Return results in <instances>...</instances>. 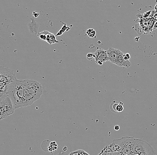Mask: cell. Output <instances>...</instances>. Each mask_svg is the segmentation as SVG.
<instances>
[{
  "instance_id": "obj_3",
  "label": "cell",
  "mask_w": 157,
  "mask_h": 155,
  "mask_svg": "<svg viewBox=\"0 0 157 155\" xmlns=\"http://www.w3.org/2000/svg\"><path fill=\"white\" fill-rule=\"evenodd\" d=\"M14 70L0 67V98L7 96L9 86L17 80Z\"/></svg>"
},
{
  "instance_id": "obj_9",
  "label": "cell",
  "mask_w": 157,
  "mask_h": 155,
  "mask_svg": "<svg viewBox=\"0 0 157 155\" xmlns=\"http://www.w3.org/2000/svg\"><path fill=\"white\" fill-rule=\"evenodd\" d=\"M30 19L31 20V22L28 25L29 31L33 35H38V31L39 25L35 20V19L33 17H32Z\"/></svg>"
},
{
  "instance_id": "obj_17",
  "label": "cell",
  "mask_w": 157,
  "mask_h": 155,
  "mask_svg": "<svg viewBox=\"0 0 157 155\" xmlns=\"http://www.w3.org/2000/svg\"><path fill=\"white\" fill-rule=\"evenodd\" d=\"M69 155H81V153H80V152L79 151V150H76V151H73L71 152L70 153Z\"/></svg>"
},
{
  "instance_id": "obj_21",
  "label": "cell",
  "mask_w": 157,
  "mask_h": 155,
  "mask_svg": "<svg viewBox=\"0 0 157 155\" xmlns=\"http://www.w3.org/2000/svg\"><path fill=\"white\" fill-rule=\"evenodd\" d=\"M157 29V21L154 23L153 26V30H155Z\"/></svg>"
},
{
  "instance_id": "obj_2",
  "label": "cell",
  "mask_w": 157,
  "mask_h": 155,
  "mask_svg": "<svg viewBox=\"0 0 157 155\" xmlns=\"http://www.w3.org/2000/svg\"><path fill=\"white\" fill-rule=\"evenodd\" d=\"M43 88L39 83L34 80L26 79L24 94V107L29 106L40 98Z\"/></svg>"
},
{
  "instance_id": "obj_18",
  "label": "cell",
  "mask_w": 157,
  "mask_h": 155,
  "mask_svg": "<svg viewBox=\"0 0 157 155\" xmlns=\"http://www.w3.org/2000/svg\"><path fill=\"white\" fill-rule=\"evenodd\" d=\"M79 151L81 155H90L87 152L84 151L83 150H79Z\"/></svg>"
},
{
  "instance_id": "obj_14",
  "label": "cell",
  "mask_w": 157,
  "mask_h": 155,
  "mask_svg": "<svg viewBox=\"0 0 157 155\" xmlns=\"http://www.w3.org/2000/svg\"><path fill=\"white\" fill-rule=\"evenodd\" d=\"M123 110H124L123 103V102H121L117 105V107H116V112H117V113L121 112L123 111Z\"/></svg>"
},
{
  "instance_id": "obj_16",
  "label": "cell",
  "mask_w": 157,
  "mask_h": 155,
  "mask_svg": "<svg viewBox=\"0 0 157 155\" xmlns=\"http://www.w3.org/2000/svg\"><path fill=\"white\" fill-rule=\"evenodd\" d=\"M124 60L128 61L130 58V55L128 53H127L124 54Z\"/></svg>"
},
{
  "instance_id": "obj_1",
  "label": "cell",
  "mask_w": 157,
  "mask_h": 155,
  "mask_svg": "<svg viewBox=\"0 0 157 155\" xmlns=\"http://www.w3.org/2000/svg\"><path fill=\"white\" fill-rule=\"evenodd\" d=\"M26 83V79H17L9 86L8 96L11 99L15 109L24 107L23 99Z\"/></svg>"
},
{
  "instance_id": "obj_10",
  "label": "cell",
  "mask_w": 157,
  "mask_h": 155,
  "mask_svg": "<svg viewBox=\"0 0 157 155\" xmlns=\"http://www.w3.org/2000/svg\"><path fill=\"white\" fill-rule=\"evenodd\" d=\"M45 33L46 34L47 36V42H48L49 44H55V43H58V41L56 40V36L54 35V34L51 33L50 32L48 31H44Z\"/></svg>"
},
{
  "instance_id": "obj_8",
  "label": "cell",
  "mask_w": 157,
  "mask_h": 155,
  "mask_svg": "<svg viewBox=\"0 0 157 155\" xmlns=\"http://www.w3.org/2000/svg\"><path fill=\"white\" fill-rule=\"evenodd\" d=\"M94 58L95 62L96 63L100 61L104 63L107 61H109V59L107 54V51L102 48H98L93 53Z\"/></svg>"
},
{
  "instance_id": "obj_7",
  "label": "cell",
  "mask_w": 157,
  "mask_h": 155,
  "mask_svg": "<svg viewBox=\"0 0 157 155\" xmlns=\"http://www.w3.org/2000/svg\"><path fill=\"white\" fill-rule=\"evenodd\" d=\"M15 108L9 96L0 98V119L7 118L14 113Z\"/></svg>"
},
{
  "instance_id": "obj_4",
  "label": "cell",
  "mask_w": 157,
  "mask_h": 155,
  "mask_svg": "<svg viewBox=\"0 0 157 155\" xmlns=\"http://www.w3.org/2000/svg\"><path fill=\"white\" fill-rule=\"evenodd\" d=\"M135 138L126 136L119 139L114 140L113 143L118 145L121 148L119 151L110 153V155H133L134 151Z\"/></svg>"
},
{
  "instance_id": "obj_19",
  "label": "cell",
  "mask_w": 157,
  "mask_h": 155,
  "mask_svg": "<svg viewBox=\"0 0 157 155\" xmlns=\"http://www.w3.org/2000/svg\"><path fill=\"white\" fill-rule=\"evenodd\" d=\"M33 15L34 18H38V16H39V14L38 13H34V12H33Z\"/></svg>"
},
{
  "instance_id": "obj_11",
  "label": "cell",
  "mask_w": 157,
  "mask_h": 155,
  "mask_svg": "<svg viewBox=\"0 0 157 155\" xmlns=\"http://www.w3.org/2000/svg\"><path fill=\"white\" fill-rule=\"evenodd\" d=\"M63 25L62 26V28L59 30V31H58V33H57V34L55 35L56 36H62V34L64 33L65 31H68L71 29V28H70L69 27H68V26L67 25L66 23H63Z\"/></svg>"
},
{
  "instance_id": "obj_13",
  "label": "cell",
  "mask_w": 157,
  "mask_h": 155,
  "mask_svg": "<svg viewBox=\"0 0 157 155\" xmlns=\"http://www.w3.org/2000/svg\"><path fill=\"white\" fill-rule=\"evenodd\" d=\"M119 103L118 102H117L115 101L114 102H112L111 104L110 105V109L112 111H113L114 113H117L116 112V107L117 105Z\"/></svg>"
},
{
  "instance_id": "obj_12",
  "label": "cell",
  "mask_w": 157,
  "mask_h": 155,
  "mask_svg": "<svg viewBox=\"0 0 157 155\" xmlns=\"http://www.w3.org/2000/svg\"><path fill=\"white\" fill-rule=\"evenodd\" d=\"M86 34L88 37L91 38H93L95 37L96 32L95 30L92 28H90L86 31Z\"/></svg>"
},
{
  "instance_id": "obj_5",
  "label": "cell",
  "mask_w": 157,
  "mask_h": 155,
  "mask_svg": "<svg viewBox=\"0 0 157 155\" xmlns=\"http://www.w3.org/2000/svg\"><path fill=\"white\" fill-rule=\"evenodd\" d=\"M109 61L117 66L129 68L131 66V62L124 60V54L119 49L109 48L107 50Z\"/></svg>"
},
{
  "instance_id": "obj_22",
  "label": "cell",
  "mask_w": 157,
  "mask_h": 155,
  "mask_svg": "<svg viewBox=\"0 0 157 155\" xmlns=\"http://www.w3.org/2000/svg\"><path fill=\"white\" fill-rule=\"evenodd\" d=\"M137 155V154H134V155Z\"/></svg>"
},
{
  "instance_id": "obj_6",
  "label": "cell",
  "mask_w": 157,
  "mask_h": 155,
  "mask_svg": "<svg viewBox=\"0 0 157 155\" xmlns=\"http://www.w3.org/2000/svg\"><path fill=\"white\" fill-rule=\"evenodd\" d=\"M134 151L137 155H156L153 147L143 140L135 139Z\"/></svg>"
},
{
  "instance_id": "obj_15",
  "label": "cell",
  "mask_w": 157,
  "mask_h": 155,
  "mask_svg": "<svg viewBox=\"0 0 157 155\" xmlns=\"http://www.w3.org/2000/svg\"><path fill=\"white\" fill-rule=\"evenodd\" d=\"M88 60H91L93 58H94V56H93V53H88V54L86 56Z\"/></svg>"
},
{
  "instance_id": "obj_20",
  "label": "cell",
  "mask_w": 157,
  "mask_h": 155,
  "mask_svg": "<svg viewBox=\"0 0 157 155\" xmlns=\"http://www.w3.org/2000/svg\"><path fill=\"white\" fill-rule=\"evenodd\" d=\"M114 129L116 131H118L120 129V126L118 125H116V126H114Z\"/></svg>"
}]
</instances>
